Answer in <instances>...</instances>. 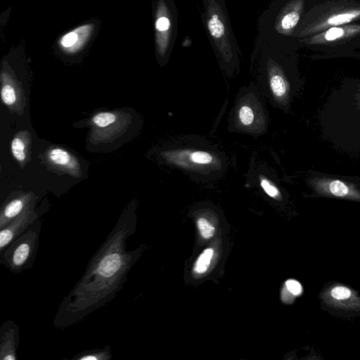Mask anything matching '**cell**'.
<instances>
[{
  "label": "cell",
  "mask_w": 360,
  "mask_h": 360,
  "mask_svg": "<svg viewBox=\"0 0 360 360\" xmlns=\"http://www.w3.org/2000/svg\"><path fill=\"white\" fill-rule=\"evenodd\" d=\"M136 231L132 211L122 214L105 241L91 257L86 268L60 303L53 321L65 329L89 318L106 306L122 289L142 247L127 250V241Z\"/></svg>",
  "instance_id": "cell-1"
},
{
  "label": "cell",
  "mask_w": 360,
  "mask_h": 360,
  "mask_svg": "<svg viewBox=\"0 0 360 360\" xmlns=\"http://www.w3.org/2000/svg\"><path fill=\"white\" fill-rule=\"evenodd\" d=\"M162 162L186 173L197 182H210L221 177L227 167L225 155L200 137L184 136L162 148Z\"/></svg>",
  "instance_id": "cell-2"
},
{
  "label": "cell",
  "mask_w": 360,
  "mask_h": 360,
  "mask_svg": "<svg viewBox=\"0 0 360 360\" xmlns=\"http://www.w3.org/2000/svg\"><path fill=\"white\" fill-rule=\"evenodd\" d=\"M281 51L280 48L257 38L251 63L262 95L274 106L284 108L289 104L292 86Z\"/></svg>",
  "instance_id": "cell-3"
},
{
  "label": "cell",
  "mask_w": 360,
  "mask_h": 360,
  "mask_svg": "<svg viewBox=\"0 0 360 360\" xmlns=\"http://www.w3.org/2000/svg\"><path fill=\"white\" fill-rule=\"evenodd\" d=\"M202 23L221 69L229 77L240 72V51L224 0H201Z\"/></svg>",
  "instance_id": "cell-4"
},
{
  "label": "cell",
  "mask_w": 360,
  "mask_h": 360,
  "mask_svg": "<svg viewBox=\"0 0 360 360\" xmlns=\"http://www.w3.org/2000/svg\"><path fill=\"white\" fill-rule=\"evenodd\" d=\"M262 94L253 82L240 89L228 120L229 132L260 136L268 131L269 118Z\"/></svg>",
  "instance_id": "cell-5"
},
{
  "label": "cell",
  "mask_w": 360,
  "mask_h": 360,
  "mask_svg": "<svg viewBox=\"0 0 360 360\" xmlns=\"http://www.w3.org/2000/svg\"><path fill=\"white\" fill-rule=\"evenodd\" d=\"M41 222L38 219L0 253V264L14 274L31 269L39 250Z\"/></svg>",
  "instance_id": "cell-6"
},
{
  "label": "cell",
  "mask_w": 360,
  "mask_h": 360,
  "mask_svg": "<svg viewBox=\"0 0 360 360\" xmlns=\"http://www.w3.org/2000/svg\"><path fill=\"white\" fill-rule=\"evenodd\" d=\"M161 14L155 21V29L159 33V52L162 58L169 57L177 34V8L173 1L169 5L162 1Z\"/></svg>",
  "instance_id": "cell-7"
},
{
  "label": "cell",
  "mask_w": 360,
  "mask_h": 360,
  "mask_svg": "<svg viewBox=\"0 0 360 360\" xmlns=\"http://www.w3.org/2000/svg\"><path fill=\"white\" fill-rule=\"evenodd\" d=\"M39 212L34 205L27 208L8 226L0 230V253L13 240L27 231L39 219Z\"/></svg>",
  "instance_id": "cell-8"
},
{
  "label": "cell",
  "mask_w": 360,
  "mask_h": 360,
  "mask_svg": "<svg viewBox=\"0 0 360 360\" xmlns=\"http://www.w3.org/2000/svg\"><path fill=\"white\" fill-rule=\"evenodd\" d=\"M19 328L13 320L5 321L0 328V359H18L17 350L19 345Z\"/></svg>",
  "instance_id": "cell-9"
},
{
  "label": "cell",
  "mask_w": 360,
  "mask_h": 360,
  "mask_svg": "<svg viewBox=\"0 0 360 360\" xmlns=\"http://www.w3.org/2000/svg\"><path fill=\"white\" fill-rule=\"evenodd\" d=\"M35 198L32 193L20 194L8 200L0 212V230L8 226L27 208L34 205Z\"/></svg>",
  "instance_id": "cell-10"
},
{
  "label": "cell",
  "mask_w": 360,
  "mask_h": 360,
  "mask_svg": "<svg viewBox=\"0 0 360 360\" xmlns=\"http://www.w3.org/2000/svg\"><path fill=\"white\" fill-rule=\"evenodd\" d=\"M48 161L53 165L69 173L73 176H81L80 165L77 159L66 150L61 148H53L46 154Z\"/></svg>",
  "instance_id": "cell-11"
},
{
  "label": "cell",
  "mask_w": 360,
  "mask_h": 360,
  "mask_svg": "<svg viewBox=\"0 0 360 360\" xmlns=\"http://www.w3.org/2000/svg\"><path fill=\"white\" fill-rule=\"evenodd\" d=\"M360 32V25H340L329 27L309 39L311 44H326L344 39Z\"/></svg>",
  "instance_id": "cell-12"
},
{
  "label": "cell",
  "mask_w": 360,
  "mask_h": 360,
  "mask_svg": "<svg viewBox=\"0 0 360 360\" xmlns=\"http://www.w3.org/2000/svg\"><path fill=\"white\" fill-rule=\"evenodd\" d=\"M360 16V8L338 10L326 15L313 28L314 31L328 29L331 27L340 26L353 21Z\"/></svg>",
  "instance_id": "cell-13"
},
{
  "label": "cell",
  "mask_w": 360,
  "mask_h": 360,
  "mask_svg": "<svg viewBox=\"0 0 360 360\" xmlns=\"http://www.w3.org/2000/svg\"><path fill=\"white\" fill-rule=\"evenodd\" d=\"M255 179L257 186L268 197L278 200L282 198V193L278 184L271 177L270 172L266 168L262 165L257 166L255 172Z\"/></svg>",
  "instance_id": "cell-14"
},
{
  "label": "cell",
  "mask_w": 360,
  "mask_h": 360,
  "mask_svg": "<svg viewBox=\"0 0 360 360\" xmlns=\"http://www.w3.org/2000/svg\"><path fill=\"white\" fill-rule=\"evenodd\" d=\"M30 134L27 131H19L11 143V150L14 158L21 165L27 160L30 145Z\"/></svg>",
  "instance_id": "cell-15"
},
{
  "label": "cell",
  "mask_w": 360,
  "mask_h": 360,
  "mask_svg": "<svg viewBox=\"0 0 360 360\" xmlns=\"http://www.w3.org/2000/svg\"><path fill=\"white\" fill-rule=\"evenodd\" d=\"M314 186H316L318 190L328 192L336 197L343 198L356 195L355 191L340 180L320 179L315 181Z\"/></svg>",
  "instance_id": "cell-16"
},
{
  "label": "cell",
  "mask_w": 360,
  "mask_h": 360,
  "mask_svg": "<svg viewBox=\"0 0 360 360\" xmlns=\"http://www.w3.org/2000/svg\"><path fill=\"white\" fill-rule=\"evenodd\" d=\"M112 358L110 345L103 348L91 349L75 354L72 360H110Z\"/></svg>",
  "instance_id": "cell-17"
},
{
  "label": "cell",
  "mask_w": 360,
  "mask_h": 360,
  "mask_svg": "<svg viewBox=\"0 0 360 360\" xmlns=\"http://www.w3.org/2000/svg\"><path fill=\"white\" fill-rule=\"evenodd\" d=\"M1 97L3 103L11 109L17 108L20 94L15 86L7 81H3L1 89Z\"/></svg>",
  "instance_id": "cell-18"
},
{
  "label": "cell",
  "mask_w": 360,
  "mask_h": 360,
  "mask_svg": "<svg viewBox=\"0 0 360 360\" xmlns=\"http://www.w3.org/2000/svg\"><path fill=\"white\" fill-rule=\"evenodd\" d=\"M117 116L112 112H100L92 117L93 124L98 128L105 129L116 122Z\"/></svg>",
  "instance_id": "cell-19"
},
{
  "label": "cell",
  "mask_w": 360,
  "mask_h": 360,
  "mask_svg": "<svg viewBox=\"0 0 360 360\" xmlns=\"http://www.w3.org/2000/svg\"><path fill=\"white\" fill-rule=\"evenodd\" d=\"M213 250L207 248L198 257L194 265V271L196 274H204L208 269L213 256Z\"/></svg>",
  "instance_id": "cell-20"
},
{
  "label": "cell",
  "mask_w": 360,
  "mask_h": 360,
  "mask_svg": "<svg viewBox=\"0 0 360 360\" xmlns=\"http://www.w3.org/2000/svg\"><path fill=\"white\" fill-rule=\"evenodd\" d=\"M197 226L201 236L204 238H210L214 234L215 229L214 226L205 217L198 219Z\"/></svg>",
  "instance_id": "cell-21"
},
{
  "label": "cell",
  "mask_w": 360,
  "mask_h": 360,
  "mask_svg": "<svg viewBox=\"0 0 360 360\" xmlns=\"http://www.w3.org/2000/svg\"><path fill=\"white\" fill-rule=\"evenodd\" d=\"M330 294L336 300H345L351 296V291L346 287L336 286L331 290Z\"/></svg>",
  "instance_id": "cell-22"
},
{
  "label": "cell",
  "mask_w": 360,
  "mask_h": 360,
  "mask_svg": "<svg viewBox=\"0 0 360 360\" xmlns=\"http://www.w3.org/2000/svg\"><path fill=\"white\" fill-rule=\"evenodd\" d=\"M285 288L287 290L293 295H298L302 292V285L296 280L288 279L285 282Z\"/></svg>",
  "instance_id": "cell-23"
},
{
  "label": "cell",
  "mask_w": 360,
  "mask_h": 360,
  "mask_svg": "<svg viewBox=\"0 0 360 360\" xmlns=\"http://www.w3.org/2000/svg\"><path fill=\"white\" fill-rule=\"evenodd\" d=\"M78 35L75 32H70L64 35L61 39V44L65 48L71 47L77 41Z\"/></svg>",
  "instance_id": "cell-24"
}]
</instances>
